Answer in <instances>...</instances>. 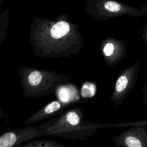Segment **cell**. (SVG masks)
<instances>
[{
    "label": "cell",
    "instance_id": "cell-1",
    "mask_svg": "<svg viewBox=\"0 0 147 147\" xmlns=\"http://www.w3.org/2000/svg\"><path fill=\"white\" fill-rule=\"evenodd\" d=\"M68 14L56 20L36 18L30 27L29 44L35 56L43 59L70 57L78 55L84 46L79 26L70 21Z\"/></svg>",
    "mask_w": 147,
    "mask_h": 147
},
{
    "label": "cell",
    "instance_id": "cell-2",
    "mask_svg": "<svg viewBox=\"0 0 147 147\" xmlns=\"http://www.w3.org/2000/svg\"><path fill=\"white\" fill-rule=\"evenodd\" d=\"M22 95L32 99L47 96L60 86L70 83L68 76L52 71L25 66L18 69Z\"/></svg>",
    "mask_w": 147,
    "mask_h": 147
},
{
    "label": "cell",
    "instance_id": "cell-3",
    "mask_svg": "<svg viewBox=\"0 0 147 147\" xmlns=\"http://www.w3.org/2000/svg\"><path fill=\"white\" fill-rule=\"evenodd\" d=\"M84 111V107L65 109L48 127L47 135L69 140H85L106 126L103 124L85 122Z\"/></svg>",
    "mask_w": 147,
    "mask_h": 147
},
{
    "label": "cell",
    "instance_id": "cell-4",
    "mask_svg": "<svg viewBox=\"0 0 147 147\" xmlns=\"http://www.w3.org/2000/svg\"><path fill=\"white\" fill-rule=\"evenodd\" d=\"M83 9L98 21L123 16L140 18L144 14L142 10L135 6L115 0H86Z\"/></svg>",
    "mask_w": 147,
    "mask_h": 147
},
{
    "label": "cell",
    "instance_id": "cell-5",
    "mask_svg": "<svg viewBox=\"0 0 147 147\" xmlns=\"http://www.w3.org/2000/svg\"><path fill=\"white\" fill-rule=\"evenodd\" d=\"M59 116L55 117L39 126L6 130L0 137V147L17 146L33 138L47 135L48 127L55 122Z\"/></svg>",
    "mask_w": 147,
    "mask_h": 147
},
{
    "label": "cell",
    "instance_id": "cell-6",
    "mask_svg": "<svg viewBox=\"0 0 147 147\" xmlns=\"http://www.w3.org/2000/svg\"><path fill=\"white\" fill-rule=\"evenodd\" d=\"M140 63L136 62L125 68L118 77L110 99L114 106H122L135 86L140 69Z\"/></svg>",
    "mask_w": 147,
    "mask_h": 147
},
{
    "label": "cell",
    "instance_id": "cell-7",
    "mask_svg": "<svg viewBox=\"0 0 147 147\" xmlns=\"http://www.w3.org/2000/svg\"><path fill=\"white\" fill-rule=\"evenodd\" d=\"M100 52L106 65L111 68L123 59L127 51L122 40L107 37L100 43Z\"/></svg>",
    "mask_w": 147,
    "mask_h": 147
},
{
    "label": "cell",
    "instance_id": "cell-8",
    "mask_svg": "<svg viewBox=\"0 0 147 147\" xmlns=\"http://www.w3.org/2000/svg\"><path fill=\"white\" fill-rule=\"evenodd\" d=\"M113 140L117 145L123 147H147L146 124L131 126Z\"/></svg>",
    "mask_w": 147,
    "mask_h": 147
},
{
    "label": "cell",
    "instance_id": "cell-9",
    "mask_svg": "<svg viewBox=\"0 0 147 147\" xmlns=\"http://www.w3.org/2000/svg\"><path fill=\"white\" fill-rule=\"evenodd\" d=\"M72 105L63 101H52L28 117L24 122V124H34L41 121L60 115L65 109L72 106Z\"/></svg>",
    "mask_w": 147,
    "mask_h": 147
},
{
    "label": "cell",
    "instance_id": "cell-10",
    "mask_svg": "<svg viewBox=\"0 0 147 147\" xmlns=\"http://www.w3.org/2000/svg\"><path fill=\"white\" fill-rule=\"evenodd\" d=\"M19 146L22 147H64L65 145L52 140H34L28 141L21 144Z\"/></svg>",
    "mask_w": 147,
    "mask_h": 147
},
{
    "label": "cell",
    "instance_id": "cell-11",
    "mask_svg": "<svg viewBox=\"0 0 147 147\" xmlns=\"http://www.w3.org/2000/svg\"><path fill=\"white\" fill-rule=\"evenodd\" d=\"M142 93V103L144 105H147V80L145 82L143 86Z\"/></svg>",
    "mask_w": 147,
    "mask_h": 147
},
{
    "label": "cell",
    "instance_id": "cell-12",
    "mask_svg": "<svg viewBox=\"0 0 147 147\" xmlns=\"http://www.w3.org/2000/svg\"><path fill=\"white\" fill-rule=\"evenodd\" d=\"M141 36H142V38L144 42L147 45V19H146V20L145 21V24L144 26Z\"/></svg>",
    "mask_w": 147,
    "mask_h": 147
},
{
    "label": "cell",
    "instance_id": "cell-13",
    "mask_svg": "<svg viewBox=\"0 0 147 147\" xmlns=\"http://www.w3.org/2000/svg\"><path fill=\"white\" fill-rule=\"evenodd\" d=\"M3 1H5V0H1V1H0V2H1V3H0V5L2 4V3L3 2Z\"/></svg>",
    "mask_w": 147,
    "mask_h": 147
}]
</instances>
